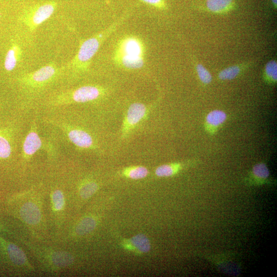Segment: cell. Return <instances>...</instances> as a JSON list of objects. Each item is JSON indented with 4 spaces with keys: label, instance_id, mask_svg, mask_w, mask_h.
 <instances>
[{
    "label": "cell",
    "instance_id": "cell-6",
    "mask_svg": "<svg viewBox=\"0 0 277 277\" xmlns=\"http://www.w3.org/2000/svg\"><path fill=\"white\" fill-rule=\"evenodd\" d=\"M202 256L225 274L237 276L241 273L242 265L238 257L234 253L202 254Z\"/></svg>",
    "mask_w": 277,
    "mask_h": 277
},
{
    "label": "cell",
    "instance_id": "cell-1",
    "mask_svg": "<svg viewBox=\"0 0 277 277\" xmlns=\"http://www.w3.org/2000/svg\"><path fill=\"white\" fill-rule=\"evenodd\" d=\"M123 19L115 22L105 31L81 41L75 56L67 64V68L74 73L88 70L92 59L102 44L123 23Z\"/></svg>",
    "mask_w": 277,
    "mask_h": 277
},
{
    "label": "cell",
    "instance_id": "cell-9",
    "mask_svg": "<svg viewBox=\"0 0 277 277\" xmlns=\"http://www.w3.org/2000/svg\"><path fill=\"white\" fill-rule=\"evenodd\" d=\"M228 119L226 113L221 110H214L206 117L205 128L211 135L215 134L223 126Z\"/></svg>",
    "mask_w": 277,
    "mask_h": 277
},
{
    "label": "cell",
    "instance_id": "cell-18",
    "mask_svg": "<svg viewBox=\"0 0 277 277\" xmlns=\"http://www.w3.org/2000/svg\"><path fill=\"white\" fill-rule=\"evenodd\" d=\"M97 225L95 218L88 217L83 219L77 225L75 232L79 235L87 234L93 231Z\"/></svg>",
    "mask_w": 277,
    "mask_h": 277
},
{
    "label": "cell",
    "instance_id": "cell-25",
    "mask_svg": "<svg viewBox=\"0 0 277 277\" xmlns=\"http://www.w3.org/2000/svg\"><path fill=\"white\" fill-rule=\"evenodd\" d=\"M197 70L201 81L205 84H209L212 81V76L210 72L202 64L197 66Z\"/></svg>",
    "mask_w": 277,
    "mask_h": 277
},
{
    "label": "cell",
    "instance_id": "cell-12",
    "mask_svg": "<svg viewBox=\"0 0 277 277\" xmlns=\"http://www.w3.org/2000/svg\"><path fill=\"white\" fill-rule=\"evenodd\" d=\"M20 214L23 220L30 224H36L41 219L39 209L33 203L26 204L21 209Z\"/></svg>",
    "mask_w": 277,
    "mask_h": 277
},
{
    "label": "cell",
    "instance_id": "cell-27",
    "mask_svg": "<svg viewBox=\"0 0 277 277\" xmlns=\"http://www.w3.org/2000/svg\"><path fill=\"white\" fill-rule=\"evenodd\" d=\"M141 1L158 9H163L165 7L164 0H141Z\"/></svg>",
    "mask_w": 277,
    "mask_h": 277
},
{
    "label": "cell",
    "instance_id": "cell-19",
    "mask_svg": "<svg viewBox=\"0 0 277 277\" xmlns=\"http://www.w3.org/2000/svg\"><path fill=\"white\" fill-rule=\"evenodd\" d=\"M7 251L11 260L17 264H22L26 261V257L21 250L15 245L10 243Z\"/></svg>",
    "mask_w": 277,
    "mask_h": 277
},
{
    "label": "cell",
    "instance_id": "cell-8",
    "mask_svg": "<svg viewBox=\"0 0 277 277\" xmlns=\"http://www.w3.org/2000/svg\"><path fill=\"white\" fill-rule=\"evenodd\" d=\"M247 186L259 187L264 185H273L274 180L271 178L270 171L267 165L263 163H258L253 166L244 180Z\"/></svg>",
    "mask_w": 277,
    "mask_h": 277
},
{
    "label": "cell",
    "instance_id": "cell-10",
    "mask_svg": "<svg viewBox=\"0 0 277 277\" xmlns=\"http://www.w3.org/2000/svg\"><path fill=\"white\" fill-rule=\"evenodd\" d=\"M70 141L77 147L92 149L95 147L93 138L86 132L80 129H71L68 132Z\"/></svg>",
    "mask_w": 277,
    "mask_h": 277
},
{
    "label": "cell",
    "instance_id": "cell-2",
    "mask_svg": "<svg viewBox=\"0 0 277 277\" xmlns=\"http://www.w3.org/2000/svg\"><path fill=\"white\" fill-rule=\"evenodd\" d=\"M145 52L144 45L140 39L134 36H127L118 44L114 59L124 69H139L144 66Z\"/></svg>",
    "mask_w": 277,
    "mask_h": 277
},
{
    "label": "cell",
    "instance_id": "cell-23",
    "mask_svg": "<svg viewBox=\"0 0 277 277\" xmlns=\"http://www.w3.org/2000/svg\"><path fill=\"white\" fill-rule=\"evenodd\" d=\"M267 80L271 83H275L277 79V65L274 61L268 62L265 68Z\"/></svg>",
    "mask_w": 277,
    "mask_h": 277
},
{
    "label": "cell",
    "instance_id": "cell-5",
    "mask_svg": "<svg viewBox=\"0 0 277 277\" xmlns=\"http://www.w3.org/2000/svg\"><path fill=\"white\" fill-rule=\"evenodd\" d=\"M153 106L139 103L130 105L122 123L121 131L122 139L128 138L136 128L147 117Z\"/></svg>",
    "mask_w": 277,
    "mask_h": 277
},
{
    "label": "cell",
    "instance_id": "cell-22",
    "mask_svg": "<svg viewBox=\"0 0 277 277\" xmlns=\"http://www.w3.org/2000/svg\"><path fill=\"white\" fill-rule=\"evenodd\" d=\"M241 71L239 67L231 66L222 70L219 74V78L221 80H231L236 78Z\"/></svg>",
    "mask_w": 277,
    "mask_h": 277
},
{
    "label": "cell",
    "instance_id": "cell-17",
    "mask_svg": "<svg viewBox=\"0 0 277 277\" xmlns=\"http://www.w3.org/2000/svg\"><path fill=\"white\" fill-rule=\"evenodd\" d=\"M149 173L148 169L142 166H133L125 168L122 174L124 176L134 180H139L146 177Z\"/></svg>",
    "mask_w": 277,
    "mask_h": 277
},
{
    "label": "cell",
    "instance_id": "cell-20",
    "mask_svg": "<svg viewBox=\"0 0 277 277\" xmlns=\"http://www.w3.org/2000/svg\"><path fill=\"white\" fill-rule=\"evenodd\" d=\"M98 188V185L95 182H86L80 189V196L84 199H87L93 195L97 191Z\"/></svg>",
    "mask_w": 277,
    "mask_h": 277
},
{
    "label": "cell",
    "instance_id": "cell-24",
    "mask_svg": "<svg viewBox=\"0 0 277 277\" xmlns=\"http://www.w3.org/2000/svg\"><path fill=\"white\" fill-rule=\"evenodd\" d=\"M52 201L56 211H61L64 206V197L63 193L59 190L56 191L52 195Z\"/></svg>",
    "mask_w": 277,
    "mask_h": 277
},
{
    "label": "cell",
    "instance_id": "cell-7",
    "mask_svg": "<svg viewBox=\"0 0 277 277\" xmlns=\"http://www.w3.org/2000/svg\"><path fill=\"white\" fill-rule=\"evenodd\" d=\"M59 72L60 70L57 65L51 62L34 72L23 75L21 81L26 87H40L52 82Z\"/></svg>",
    "mask_w": 277,
    "mask_h": 277
},
{
    "label": "cell",
    "instance_id": "cell-16",
    "mask_svg": "<svg viewBox=\"0 0 277 277\" xmlns=\"http://www.w3.org/2000/svg\"><path fill=\"white\" fill-rule=\"evenodd\" d=\"M208 9L215 13H223L230 11L234 6V0H207Z\"/></svg>",
    "mask_w": 277,
    "mask_h": 277
},
{
    "label": "cell",
    "instance_id": "cell-21",
    "mask_svg": "<svg viewBox=\"0 0 277 277\" xmlns=\"http://www.w3.org/2000/svg\"><path fill=\"white\" fill-rule=\"evenodd\" d=\"M55 264L59 266H65L71 264L73 258L69 254L63 252L55 253L53 257Z\"/></svg>",
    "mask_w": 277,
    "mask_h": 277
},
{
    "label": "cell",
    "instance_id": "cell-28",
    "mask_svg": "<svg viewBox=\"0 0 277 277\" xmlns=\"http://www.w3.org/2000/svg\"><path fill=\"white\" fill-rule=\"evenodd\" d=\"M271 2L273 5L275 7H276V4H277V0H271Z\"/></svg>",
    "mask_w": 277,
    "mask_h": 277
},
{
    "label": "cell",
    "instance_id": "cell-15",
    "mask_svg": "<svg viewBox=\"0 0 277 277\" xmlns=\"http://www.w3.org/2000/svg\"><path fill=\"white\" fill-rule=\"evenodd\" d=\"M42 141L36 132L32 131L27 136L23 144L24 154L31 156L35 154L42 146Z\"/></svg>",
    "mask_w": 277,
    "mask_h": 277
},
{
    "label": "cell",
    "instance_id": "cell-14",
    "mask_svg": "<svg viewBox=\"0 0 277 277\" xmlns=\"http://www.w3.org/2000/svg\"><path fill=\"white\" fill-rule=\"evenodd\" d=\"M125 247L140 253H146L150 249L148 239L143 234H138L125 242Z\"/></svg>",
    "mask_w": 277,
    "mask_h": 277
},
{
    "label": "cell",
    "instance_id": "cell-13",
    "mask_svg": "<svg viewBox=\"0 0 277 277\" xmlns=\"http://www.w3.org/2000/svg\"><path fill=\"white\" fill-rule=\"evenodd\" d=\"M23 55V51L16 43H13L8 51L5 61V69L11 71L14 70Z\"/></svg>",
    "mask_w": 277,
    "mask_h": 277
},
{
    "label": "cell",
    "instance_id": "cell-11",
    "mask_svg": "<svg viewBox=\"0 0 277 277\" xmlns=\"http://www.w3.org/2000/svg\"><path fill=\"white\" fill-rule=\"evenodd\" d=\"M197 163L194 161L187 162H178L164 164L158 167L155 170V174L159 177H169L174 175L183 169L189 167Z\"/></svg>",
    "mask_w": 277,
    "mask_h": 277
},
{
    "label": "cell",
    "instance_id": "cell-4",
    "mask_svg": "<svg viewBox=\"0 0 277 277\" xmlns=\"http://www.w3.org/2000/svg\"><path fill=\"white\" fill-rule=\"evenodd\" d=\"M106 94L103 87L95 85L83 86L63 92L57 97L58 102L65 103H86L99 99Z\"/></svg>",
    "mask_w": 277,
    "mask_h": 277
},
{
    "label": "cell",
    "instance_id": "cell-26",
    "mask_svg": "<svg viewBox=\"0 0 277 277\" xmlns=\"http://www.w3.org/2000/svg\"><path fill=\"white\" fill-rule=\"evenodd\" d=\"M11 154V147L9 141L0 136V158H7Z\"/></svg>",
    "mask_w": 277,
    "mask_h": 277
},
{
    "label": "cell",
    "instance_id": "cell-3",
    "mask_svg": "<svg viewBox=\"0 0 277 277\" xmlns=\"http://www.w3.org/2000/svg\"><path fill=\"white\" fill-rule=\"evenodd\" d=\"M57 8V3L53 2L30 7L24 11L21 20L33 32L53 16Z\"/></svg>",
    "mask_w": 277,
    "mask_h": 277
}]
</instances>
